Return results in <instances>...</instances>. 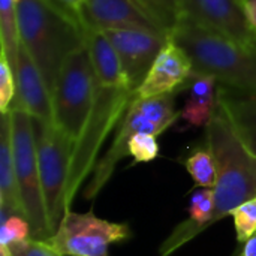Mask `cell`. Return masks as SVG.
Instances as JSON below:
<instances>
[{
    "label": "cell",
    "mask_w": 256,
    "mask_h": 256,
    "mask_svg": "<svg viewBox=\"0 0 256 256\" xmlns=\"http://www.w3.org/2000/svg\"><path fill=\"white\" fill-rule=\"evenodd\" d=\"M0 256H12L10 255L9 248H6V246H0Z\"/></svg>",
    "instance_id": "cell-30"
},
{
    "label": "cell",
    "mask_w": 256,
    "mask_h": 256,
    "mask_svg": "<svg viewBox=\"0 0 256 256\" xmlns=\"http://www.w3.org/2000/svg\"><path fill=\"white\" fill-rule=\"evenodd\" d=\"M39 176L51 236L58 230L66 208V189L75 142L54 123L33 118Z\"/></svg>",
    "instance_id": "cell-8"
},
{
    "label": "cell",
    "mask_w": 256,
    "mask_h": 256,
    "mask_svg": "<svg viewBox=\"0 0 256 256\" xmlns=\"http://www.w3.org/2000/svg\"><path fill=\"white\" fill-rule=\"evenodd\" d=\"M9 114L15 172L22 210L32 228V238L45 242L51 237V228L39 176L33 117L20 108H10Z\"/></svg>",
    "instance_id": "cell-7"
},
{
    "label": "cell",
    "mask_w": 256,
    "mask_h": 256,
    "mask_svg": "<svg viewBox=\"0 0 256 256\" xmlns=\"http://www.w3.org/2000/svg\"><path fill=\"white\" fill-rule=\"evenodd\" d=\"M180 16L238 44L256 46V32L246 14V0H182Z\"/></svg>",
    "instance_id": "cell-10"
},
{
    "label": "cell",
    "mask_w": 256,
    "mask_h": 256,
    "mask_svg": "<svg viewBox=\"0 0 256 256\" xmlns=\"http://www.w3.org/2000/svg\"><path fill=\"white\" fill-rule=\"evenodd\" d=\"M206 142L218 168L213 188L214 212L208 222L212 226L256 196V158L242 141L219 104L213 118L206 126Z\"/></svg>",
    "instance_id": "cell-3"
},
{
    "label": "cell",
    "mask_w": 256,
    "mask_h": 256,
    "mask_svg": "<svg viewBox=\"0 0 256 256\" xmlns=\"http://www.w3.org/2000/svg\"><path fill=\"white\" fill-rule=\"evenodd\" d=\"M135 98V92L128 87H100L98 88L96 102L90 120L74 147L68 189L66 208L70 212L72 202L90 172L94 171L99 150L102 148L110 132L120 124L128 106Z\"/></svg>",
    "instance_id": "cell-6"
},
{
    "label": "cell",
    "mask_w": 256,
    "mask_h": 256,
    "mask_svg": "<svg viewBox=\"0 0 256 256\" xmlns=\"http://www.w3.org/2000/svg\"><path fill=\"white\" fill-rule=\"evenodd\" d=\"M104 32L120 57L129 87L136 92L165 46L170 34L165 36L136 28H108Z\"/></svg>",
    "instance_id": "cell-11"
},
{
    "label": "cell",
    "mask_w": 256,
    "mask_h": 256,
    "mask_svg": "<svg viewBox=\"0 0 256 256\" xmlns=\"http://www.w3.org/2000/svg\"><path fill=\"white\" fill-rule=\"evenodd\" d=\"M0 38H2V51L6 54L15 72L18 64V54L21 48L18 0H0Z\"/></svg>",
    "instance_id": "cell-19"
},
{
    "label": "cell",
    "mask_w": 256,
    "mask_h": 256,
    "mask_svg": "<svg viewBox=\"0 0 256 256\" xmlns=\"http://www.w3.org/2000/svg\"><path fill=\"white\" fill-rule=\"evenodd\" d=\"M98 88V76L86 44L63 63L51 92L54 124L75 144L90 120Z\"/></svg>",
    "instance_id": "cell-5"
},
{
    "label": "cell",
    "mask_w": 256,
    "mask_h": 256,
    "mask_svg": "<svg viewBox=\"0 0 256 256\" xmlns=\"http://www.w3.org/2000/svg\"><path fill=\"white\" fill-rule=\"evenodd\" d=\"M15 98H16L15 72L6 54L2 51V56H0V112L2 114H8L10 111V106Z\"/></svg>",
    "instance_id": "cell-25"
},
{
    "label": "cell",
    "mask_w": 256,
    "mask_h": 256,
    "mask_svg": "<svg viewBox=\"0 0 256 256\" xmlns=\"http://www.w3.org/2000/svg\"><path fill=\"white\" fill-rule=\"evenodd\" d=\"M184 166L189 176L200 188H206V189L214 188L218 178V168H216L214 158L207 147L195 150L184 160Z\"/></svg>",
    "instance_id": "cell-21"
},
{
    "label": "cell",
    "mask_w": 256,
    "mask_h": 256,
    "mask_svg": "<svg viewBox=\"0 0 256 256\" xmlns=\"http://www.w3.org/2000/svg\"><path fill=\"white\" fill-rule=\"evenodd\" d=\"M124 150L135 164L152 162L159 156L158 136L152 134H135L126 141Z\"/></svg>",
    "instance_id": "cell-22"
},
{
    "label": "cell",
    "mask_w": 256,
    "mask_h": 256,
    "mask_svg": "<svg viewBox=\"0 0 256 256\" xmlns=\"http://www.w3.org/2000/svg\"><path fill=\"white\" fill-rule=\"evenodd\" d=\"M0 246H14L32 240V228L26 216L0 206Z\"/></svg>",
    "instance_id": "cell-20"
},
{
    "label": "cell",
    "mask_w": 256,
    "mask_h": 256,
    "mask_svg": "<svg viewBox=\"0 0 256 256\" xmlns=\"http://www.w3.org/2000/svg\"><path fill=\"white\" fill-rule=\"evenodd\" d=\"M0 206L26 216L15 172L9 112L2 114L0 120Z\"/></svg>",
    "instance_id": "cell-18"
},
{
    "label": "cell",
    "mask_w": 256,
    "mask_h": 256,
    "mask_svg": "<svg viewBox=\"0 0 256 256\" xmlns=\"http://www.w3.org/2000/svg\"><path fill=\"white\" fill-rule=\"evenodd\" d=\"M86 42L99 86L130 88L124 76L120 57L105 32L98 28H86Z\"/></svg>",
    "instance_id": "cell-15"
},
{
    "label": "cell",
    "mask_w": 256,
    "mask_h": 256,
    "mask_svg": "<svg viewBox=\"0 0 256 256\" xmlns=\"http://www.w3.org/2000/svg\"><path fill=\"white\" fill-rule=\"evenodd\" d=\"M9 250L12 256H62L52 250L45 242H38L33 238L20 244L9 246Z\"/></svg>",
    "instance_id": "cell-26"
},
{
    "label": "cell",
    "mask_w": 256,
    "mask_h": 256,
    "mask_svg": "<svg viewBox=\"0 0 256 256\" xmlns=\"http://www.w3.org/2000/svg\"><path fill=\"white\" fill-rule=\"evenodd\" d=\"M170 36L192 60V75H210L220 87L256 96V46L238 44L184 16Z\"/></svg>",
    "instance_id": "cell-1"
},
{
    "label": "cell",
    "mask_w": 256,
    "mask_h": 256,
    "mask_svg": "<svg viewBox=\"0 0 256 256\" xmlns=\"http://www.w3.org/2000/svg\"><path fill=\"white\" fill-rule=\"evenodd\" d=\"M18 2H20V0H18Z\"/></svg>",
    "instance_id": "cell-31"
},
{
    "label": "cell",
    "mask_w": 256,
    "mask_h": 256,
    "mask_svg": "<svg viewBox=\"0 0 256 256\" xmlns=\"http://www.w3.org/2000/svg\"><path fill=\"white\" fill-rule=\"evenodd\" d=\"M51 2L60 9H63L64 12L70 14L72 16L81 21V9L84 4V0H51Z\"/></svg>",
    "instance_id": "cell-27"
},
{
    "label": "cell",
    "mask_w": 256,
    "mask_h": 256,
    "mask_svg": "<svg viewBox=\"0 0 256 256\" xmlns=\"http://www.w3.org/2000/svg\"><path fill=\"white\" fill-rule=\"evenodd\" d=\"M246 14L252 28L256 32V0H246Z\"/></svg>",
    "instance_id": "cell-28"
},
{
    "label": "cell",
    "mask_w": 256,
    "mask_h": 256,
    "mask_svg": "<svg viewBox=\"0 0 256 256\" xmlns=\"http://www.w3.org/2000/svg\"><path fill=\"white\" fill-rule=\"evenodd\" d=\"M231 216L234 219L237 242L244 244L256 234V196L234 208Z\"/></svg>",
    "instance_id": "cell-23"
},
{
    "label": "cell",
    "mask_w": 256,
    "mask_h": 256,
    "mask_svg": "<svg viewBox=\"0 0 256 256\" xmlns=\"http://www.w3.org/2000/svg\"><path fill=\"white\" fill-rule=\"evenodd\" d=\"M130 230L98 218L93 212H68L58 230L45 243L62 256H108V248L128 240Z\"/></svg>",
    "instance_id": "cell-9"
},
{
    "label": "cell",
    "mask_w": 256,
    "mask_h": 256,
    "mask_svg": "<svg viewBox=\"0 0 256 256\" xmlns=\"http://www.w3.org/2000/svg\"><path fill=\"white\" fill-rule=\"evenodd\" d=\"M218 104L228 116L242 141L256 158V96L218 87Z\"/></svg>",
    "instance_id": "cell-17"
},
{
    "label": "cell",
    "mask_w": 256,
    "mask_h": 256,
    "mask_svg": "<svg viewBox=\"0 0 256 256\" xmlns=\"http://www.w3.org/2000/svg\"><path fill=\"white\" fill-rule=\"evenodd\" d=\"M189 94L180 118L194 128H206L218 110V81L210 75H192L188 81Z\"/></svg>",
    "instance_id": "cell-16"
},
{
    "label": "cell",
    "mask_w": 256,
    "mask_h": 256,
    "mask_svg": "<svg viewBox=\"0 0 256 256\" xmlns=\"http://www.w3.org/2000/svg\"><path fill=\"white\" fill-rule=\"evenodd\" d=\"M171 33L180 18L182 0H138Z\"/></svg>",
    "instance_id": "cell-24"
},
{
    "label": "cell",
    "mask_w": 256,
    "mask_h": 256,
    "mask_svg": "<svg viewBox=\"0 0 256 256\" xmlns=\"http://www.w3.org/2000/svg\"><path fill=\"white\" fill-rule=\"evenodd\" d=\"M81 22L86 28H136L170 34L138 0H84Z\"/></svg>",
    "instance_id": "cell-12"
},
{
    "label": "cell",
    "mask_w": 256,
    "mask_h": 256,
    "mask_svg": "<svg viewBox=\"0 0 256 256\" xmlns=\"http://www.w3.org/2000/svg\"><path fill=\"white\" fill-rule=\"evenodd\" d=\"M18 22L21 44L52 92L63 63L87 44L86 27L51 0H20Z\"/></svg>",
    "instance_id": "cell-2"
},
{
    "label": "cell",
    "mask_w": 256,
    "mask_h": 256,
    "mask_svg": "<svg viewBox=\"0 0 256 256\" xmlns=\"http://www.w3.org/2000/svg\"><path fill=\"white\" fill-rule=\"evenodd\" d=\"M237 256H256V234L243 244V249L242 252Z\"/></svg>",
    "instance_id": "cell-29"
},
{
    "label": "cell",
    "mask_w": 256,
    "mask_h": 256,
    "mask_svg": "<svg viewBox=\"0 0 256 256\" xmlns=\"http://www.w3.org/2000/svg\"><path fill=\"white\" fill-rule=\"evenodd\" d=\"M177 118H180V112L176 110V93L144 99L134 98L122 118V123L118 124L117 134L108 152L94 166L93 177L84 190V198L94 200L106 186L116 172L118 162L128 156L124 146L132 135L152 134L159 136L166 129H170L177 122Z\"/></svg>",
    "instance_id": "cell-4"
},
{
    "label": "cell",
    "mask_w": 256,
    "mask_h": 256,
    "mask_svg": "<svg viewBox=\"0 0 256 256\" xmlns=\"http://www.w3.org/2000/svg\"><path fill=\"white\" fill-rule=\"evenodd\" d=\"M192 74V60L186 51L178 46L171 36H168L165 46L156 57L146 80L135 92V98L144 99L176 93L188 84Z\"/></svg>",
    "instance_id": "cell-13"
},
{
    "label": "cell",
    "mask_w": 256,
    "mask_h": 256,
    "mask_svg": "<svg viewBox=\"0 0 256 256\" xmlns=\"http://www.w3.org/2000/svg\"><path fill=\"white\" fill-rule=\"evenodd\" d=\"M16 78V98L10 108H20L28 112L33 118L54 123L51 92L30 57L28 51L21 44L18 54V64L15 70Z\"/></svg>",
    "instance_id": "cell-14"
}]
</instances>
